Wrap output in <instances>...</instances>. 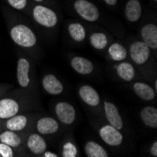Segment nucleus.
I'll return each mask as SVG.
<instances>
[{
  "label": "nucleus",
  "instance_id": "nucleus-16",
  "mask_svg": "<svg viewBox=\"0 0 157 157\" xmlns=\"http://www.w3.org/2000/svg\"><path fill=\"white\" fill-rule=\"evenodd\" d=\"M41 87L44 90L52 96H58L63 93L64 91V85L53 74H45L41 78Z\"/></svg>",
  "mask_w": 157,
  "mask_h": 157
},
{
  "label": "nucleus",
  "instance_id": "nucleus-26",
  "mask_svg": "<svg viewBox=\"0 0 157 157\" xmlns=\"http://www.w3.org/2000/svg\"><path fill=\"white\" fill-rule=\"evenodd\" d=\"M60 155L62 157H78L80 156V151L78 146L75 142L74 137H67L64 139L61 145V152Z\"/></svg>",
  "mask_w": 157,
  "mask_h": 157
},
{
  "label": "nucleus",
  "instance_id": "nucleus-7",
  "mask_svg": "<svg viewBox=\"0 0 157 157\" xmlns=\"http://www.w3.org/2000/svg\"><path fill=\"white\" fill-rule=\"evenodd\" d=\"M55 118L64 127H73L77 120V112L75 107L69 102L59 101L53 106Z\"/></svg>",
  "mask_w": 157,
  "mask_h": 157
},
{
  "label": "nucleus",
  "instance_id": "nucleus-36",
  "mask_svg": "<svg viewBox=\"0 0 157 157\" xmlns=\"http://www.w3.org/2000/svg\"><path fill=\"white\" fill-rule=\"evenodd\" d=\"M152 1H153L154 3H156V2H157V0H152Z\"/></svg>",
  "mask_w": 157,
  "mask_h": 157
},
{
  "label": "nucleus",
  "instance_id": "nucleus-10",
  "mask_svg": "<svg viewBox=\"0 0 157 157\" xmlns=\"http://www.w3.org/2000/svg\"><path fill=\"white\" fill-rule=\"evenodd\" d=\"M112 74L120 81L125 83H131L139 77V72L136 66L128 60L121 62H112L110 64Z\"/></svg>",
  "mask_w": 157,
  "mask_h": 157
},
{
  "label": "nucleus",
  "instance_id": "nucleus-20",
  "mask_svg": "<svg viewBox=\"0 0 157 157\" xmlns=\"http://www.w3.org/2000/svg\"><path fill=\"white\" fill-rule=\"evenodd\" d=\"M142 12H143V9L139 0H127L124 7V16L127 22L131 24L139 22Z\"/></svg>",
  "mask_w": 157,
  "mask_h": 157
},
{
  "label": "nucleus",
  "instance_id": "nucleus-2",
  "mask_svg": "<svg viewBox=\"0 0 157 157\" xmlns=\"http://www.w3.org/2000/svg\"><path fill=\"white\" fill-rule=\"evenodd\" d=\"M40 107L38 95H34L21 89L9 91L0 98V120H7L20 113L31 111Z\"/></svg>",
  "mask_w": 157,
  "mask_h": 157
},
{
  "label": "nucleus",
  "instance_id": "nucleus-24",
  "mask_svg": "<svg viewBox=\"0 0 157 157\" xmlns=\"http://www.w3.org/2000/svg\"><path fill=\"white\" fill-rule=\"evenodd\" d=\"M140 120L146 127L150 129L157 128V108L152 105L142 107L140 110Z\"/></svg>",
  "mask_w": 157,
  "mask_h": 157
},
{
  "label": "nucleus",
  "instance_id": "nucleus-33",
  "mask_svg": "<svg viewBox=\"0 0 157 157\" xmlns=\"http://www.w3.org/2000/svg\"><path fill=\"white\" fill-rule=\"evenodd\" d=\"M32 1H33L35 4H41V5H44V4L48 3L49 0H32Z\"/></svg>",
  "mask_w": 157,
  "mask_h": 157
},
{
  "label": "nucleus",
  "instance_id": "nucleus-3",
  "mask_svg": "<svg viewBox=\"0 0 157 157\" xmlns=\"http://www.w3.org/2000/svg\"><path fill=\"white\" fill-rule=\"evenodd\" d=\"M128 56L131 62L141 74H152V68H155L154 59L151 48L141 40H133L128 45Z\"/></svg>",
  "mask_w": 157,
  "mask_h": 157
},
{
  "label": "nucleus",
  "instance_id": "nucleus-1",
  "mask_svg": "<svg viewBox=\"0 0 157 157\" xmlns=\"http://www.w3.org/2000/svg\"><path fill=\"white\" fill-rule=\"evenodd\" d=\"M6 22L11 40L31 58L38 59L41 48L33 28L10 11L6 12Z\"/></svg>",
  "mask_w": 157,
  "mask_h": 157
},
{
  "label": "nucleus",
  "instance_id": "nucleus-21",
  "mask_svg": "<svg viewBox=\"0 0 157 157\" xmlns=\"http://www.w3.org/2000/svg\"><path fill=\"white\" fill-rule=\"evenodd\" d=\"M107 59L111 62H121L127 60L128 50L120 41H113L106 49Z\"/></svg>",
  "mask_w": 157,
  "mask_h": 157
},
{
  "label": "nucleus",
  "instance_id": "nucleus-9",
  "mask_svg": "<svg viewBox=\"0 0 157 157\" xmlns=\"http://www.w3.org/2000/svg\"><path fill=\"white\" fill-rule=\"evenodd\" d=\"M77 93L78 97L86 106L97 113H102L103 102L101 96L92 86L81 85L77 90Z\"/></svg>",
  "mask_w": 157,
  "mask_h": 157
},
{
  "label": "nucleus",
  "instance_id": "nucleus-30",
  "mask_svg": "<svg viewBox=\"0 0 157 157\" xmlns=\"http://www.w3.org/2000/svg\"><path fill=\"white\" fill-rule=\"evenodd\" d=\"M149 153L153 157H157V141H153L151 143L149 148Z\"/></svg>",
  "mask_w": 157,
  "mask_h": 157
},
{
  "label": "nucleus",
  "instance_id": "nucleus-29",
  "mask_svg": "<svg viewBox=\"0 0 157 157\" xmlns=\"http://www.w3.org/2000/svg\"><path fill=\"white\" fill-rule=\"evenodd\" d=\"M13 88L12 85H8V84H0V98L3 97L10 90Z\"/></svg>",
  "mask_w": 157,
  "mask_h": 157
},
{
  "label": "nucleus",
  "instance_id": "nucleus-11",
  "mask_svg": "<svg viewBox=\"0 0 157 157\" xmlns=\"http://www.w3.org/2000/svg\"><path fill=\"white\" fill-rule=\"evenodd\" d=\"M97 132L101 139L109 147H120L123 144L124 136L122 132L108 123L102 124Z\"/></svg>",
  "mask_w": 157,
  "mask_h": 157
},
{
  "label": "nucleus",
  "instance_id": "nucleus-23",
  "mask_svg": "<svg viewBox=\"0 0 157 157\" xmlns=\"http://www.w3.org/2000/svg\"><path fill=\"white\" fill-rule=\"evenodd\" d=\"M90 45L96 51H105L110 44V38L108 34L103 31H93L89 36Z\"/></svg>",
  "mask_w": 157,
  "mask_h": 157
},
{
  "label": "nucleus",
  "instance_id": "nucleus-31",
  "mask_svg": "<svg viewBox=\"0 0 157 157\" xmlns=\"http://www.w3.org/2000/svg\"><path fill=\"white\" fill-rule=\"evenodd\" d=\"M103 2L108 7H116L118 5V0H103Z\"/></svg>",
  "mask_w": 157,
  "mask_h": 157
},
{
  "label": "nucleus",
  "instance_id": "nucleus-25",
  "mask_svg": "<svg viewBox=\"0 0 157 157\" xmlns=\"http://www.w3.org/2000/svg\"><path fill=\"white\" fill-rule=\"evenodd\" d=\"M84 151L88 157H108V151L98 142L94 140H89L84 146Z\"/></svg>",
  "mask_w": 157,
  "mask_h": 157
},
{
  "label": "nucleus",
  "instance_id": "nucleus-15",
  "mask_svg": "<svg viewBox=\"0 0 157 157\" xmlns=\"http://www.w3.org/2000/svg\"><path fill=\"white\" fill-rule=\"evenodd\" d=\"M28 133L15 132L11 130H2L0 132V142L16 149L25 150V143Z\"/></svg>",
  "mask_w": 157,
  "mask_h": 157
},
{
  "label": "nucleus",
  "instance_id": "nucleus-8",
  "mask_svg": "<svg viewBox=\"0 0 157 157\" xmlns=\"http://www.w3.org/2000/svg\"><path fill=\"white\" fill-rule=\"evenodd\" d=\"M34 130L42 136H56L63 131V128L56 118L45 115L37 118L34 123Z\"/></svg>",
  "mask_w": 157,
  "mask_h": 157
},
{
  "label": "nucleus",
  "instance_id": "nucleus-28",
  "mask_svg": "<svg viewBox=\"0 0 157 157\" xmlns=\"http://www.w3.org/2000/svg\"><path fill=\"white\" fill-rule=\"evenodd\" d=\"M21 149L12 148L3 142H0V157H14L21 156Z\"/></svg>",
  "mask_w": 157,
  "mask_h": 157
},
{
  "label": "nucleus",
  "instance_id": "nucleus-27",
  "mask_svg": "<svg viewBox=\"0 0 157 157\" xmlns=\"http://www.w3.org/2000/svg\"><path fill=\"white\" fill-rule=\"evenodd\" d=\"M5 1L7 5L13 10L23 12L30 16L32 4L29 2V0H5Z\"/></svg>",
  "mask_w": 157,
  "mask_h": 157
},
{
  "label": "nucleus",
  "instance_id": "nucleus-35",
  "mask_svg": "<svg viewBox=\"0 0 157 157\" xmlns=\"http://www.w3.org/2000/svg\"><path fill=\"white\" fill-rule=\"evenodd\" d=\"M4 128V120H0V132L3 130Z\"/></svg>",
  "mask_w": 157,
  "mask_h": 157
},
{
  "label": "nucleus",
  "instance_id": "nucleus-19",
  "mask_svg": "<svg viewBox=\"0 0 157 157\" xmlns=\"http://www.w3.org/2000/svg\"><path fill=\"white\" fill-rule=\"evenodd\" d=\"M130 88L133 90V92L136 95V97H138L140 100L145 102L154 101L157 95L153 88L146 82H141V81L134 82L133 81Z\"/></svg>",
  "mask_w": 157,
  "mask_h": 157
},
{
  "label": "nucleus",
  "instance_id": "nucleus-5",
  "mask_svg": "<svg viewBox=\"0 0 157 157\" xmlns=\"http://www.w3.org/2000/svg\"><path fill=\"white\" fill-rule=\"evenodd\" d=\"M30 16L39 26L44 27L45 29H55L59 23L56 11L46 5L32 4Z\"/></svg>",
  "mask_w": 157,
  "mask_h": 157
},
{
  "label": "nucleus",
  "instance_id": "nucleus-4",
  "mask_svg": "<svg viewBox=\"0 0 157 157\" xmlns=\"http://www.w3.org/2000/svg\"><path fill=\"white\" fill-rule=\"evenodd\" d=\"M16 80L19 88L34 95H38L36 68L33 59L21 54L17 60Z\"/></svg>",
  "mask_w": 157,
  "mask_h": 157
},
{
  "label": "nucleus",
  "instance_id": "nucleus-32",
  "mask_svg": "<svg viewBox=\"0 0 157 157\" xmlns=\"http://www.w3.org/2000/svg\"><path fill=\"white\" fill-rule=\"evenodd\" d=\"M41 156H44V157H59V155L58 153H56V152H53V151H50L46 150L44 153H42Z\"/></svg>",
  "mask_w": 157,
  "mask_h": 157
},
{
  "label": "nucleus",
  "instance_id": "nucleus-34",
  "mask_svg": "<svg viewBox=\"0 0 157 157\" xmlns=\"http://www.w3.org/2000/svg\"><path fill=\"white\" fill-rule=\"evenodd\" d=\"M153 90L157 93V79L156 78L153 79Z\"/></svg>",
  "mask_w": 157,
  "mask_h": 157
},
{
  "label": "nucleus",
  "instance_id": "nucleus-6",
  "mask_svg": "<svg viewBox=\"0 0 157 157\" xmlns=\"http://www.w3.org/2000/svg\"><path fill=\"white\" fill-rule=\"evenodd\" d=\"M40 116L39 112L27 111L24 113L17 114L11 118L4 121L3 130H11L15 132H25L29 133L34 129V123L37 118Z\"/></svg>",
  "mask_w": 157,
  "mask_h": 157
},
{
  "label": "nucleus",
  "instance_id": "nucleus-18",
  "mask_svg": "<svg viewBox=\"0 0 157 157\" xmlns=\"http://www.w3.org/2000/svg\"><path fill=\"white\" fill-rule=\"evenodd\" d=\"M141 40L151 48V50L156 54L157 50V25L154 23H147L140 28Z\"/></svg>",
  "mask_w": 157,
  "mask_h": 157
},
{
  "label": "nucleus",
  "instance_id": "nucleus-13",
  "mask_svg": "<svg viewBox=\"0 0 157 157\" xmlns=\"http://www.w3.org/2000/svg\"><path fill=\"white\" fill-rule=\"evenodd\" d=\"M25 150L27 151V153L35 155V156H41L46 150H48V144L44 138L37 132H29L27 134L25 143Z\"/></svg>",
  "mask_w": 157,
  "mask_h": 157
},
{
  "label": "nucleus",
  "instance_id": "nucleus-12",
  "mask_svg": "<svg viewBox=\"0 0 157 157\" xmlns=\"http://www.w3.org/2000/svg\"><path fill=\"white\" fill-rule=\"evenodd\" d=\"M73 7L77 15L87 22H97L101 16L97 6L89 0H75Z\"/></svg>",
  "mask_w": 157,
  "mask_h": 157
},
{
  "label": "nucleus",
  "instance_id": "nucleus-17",
  "mask_svg": "<svg viewBox=\"0 0 157 157\" xmlns=\"http://www.w3.org/2000/svg\"><path fill=\"white\" fill-rule=\"evenodd\" d=\"M70 66L76 74L81 75H90L95 70L94 63L81 56H73L70 59Z\"/></svg>",
  "mask_w": 157,
  "mask_h": 157
},
{
  "label": "nucleus",
  "instance_id": "nucleus-22",
  "mask_svg": "<svg viewBox=\"0 0 157 157\" xmlns=\"http://www.w3.org/2000/svg\"><path fill=\"white\" fill-rule=\"evenodd\" d=\"M67 31L70 39L75 44H83L87 39L86 27L79 22L71 21L67 25Z\"/></svg>",
  "mask_w": 157,
  "mask_h": 157
},
{
  "label": "nucleus",
  "instance_id": "nucleus-14",
  "mask_svg": "<svg viewBox=\"0 0 157 157\" xmlns=\"http://www.w3.org/2000/svg\"><path fill=\"white\" fill-rule=\"evenodd\" d=\"M102 113L104 114V117L108 124L117 128L118 130L121 132L123 131L124 121H123L121 114L120 113L119 108L117 107L115 104L110 101H106V100L103 101Z\"/></svg>",
  "mask_w": 157,
  "mask_h": 157
}]
</instances>
